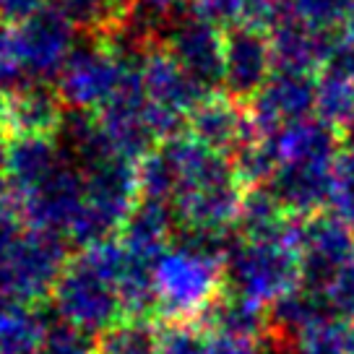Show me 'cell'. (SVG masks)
Instances as JSON below:
<instances>
[{
	"instance_id": "9",
	"label": "cell",
	"mask_w": 354,
	"mask_h": 354,
	"mask_svg": "<svg viewBox=\"0 0 354 354\" xmlns=\"http://www.w3.org/2000/svg\"><path fill=\"white\" fill-rule=\"evenodd\" d=\"M277 71L271 32L263 24H237L224 32V81L232 100H253Z\"/></svg>"
},
{
	"instance_id": "20",
	"label": "cell",
	"mask_w": 354,
	"mask_h": 354,
	"mask_svg": "<svg viewBox=\"0 0 354 354\" xmlns=\"http://www.w3.org/2000/svg\"><path fill=\"white\" fill-rule=\"evenodd\" d=\"M100 354H162V333L144 318L118 323L100 342Z\"/></svg>"
},
{
	"instance_id": "18",
	"label": "cell",
	"mask_w": 354,
	"mask_h": 354,
	"mask_svg": "<svg viewBox=\"0 0 354 354\" xmlns=\"http://www.w3.org/2000/svg\"><path fill=\"white\" fill-rule=\"evenodd\" d=\"M47 333L42 315L29 302L0 299V354L39 352Z\"/></svg>"
},
{
	"instance_id": "23",
	"label": "cell",
	"mask_w": 354,
	"mask_h": 354,
	"mask_svg": "<svg viewBox=\"0 0 354 354\" xmlns=\"http://www.w3.org/2000/svg\"><path fill=\"white\" fill-rule=\"evenodd\" d=\"M53 6L76 26L102 29L104 24L120 21L125 0H53Z\"/></svg>"
},
{
	"instance_id": "25",
	"label": "cell",
	"mask_w": 354,
	"mask_h": 354,
	"mask_svg": "<svg viewBox=\"0 0 354 354\" xmlns=\"http://www.w3.org/2000/svg\"><path fill=\"white\" fill-rule=\"evenodd\" d=\"M318 292L326 297V305H328L333 318L354 323V261L349 266H344L342 271Z\"/></svg>"
},
{
	"instance_id": "8",
	"label": "cell",
	"mask_w": 354,
	"mask_h": 354,
	"mask_svg": "<svg viewBox=\"0 0 354 354\" xmlns=\"http://www.w3.org/2000/svg\"><path fill=\"white\" fill-rule=\"evenodd\" d=\"M302 281L321 289L354 261V227L336 214H313L295 232Z\"/></svg>"
},
{
	"instance_id": "17",
	"label": "cell",
	"mask_w": 354,
	"mask_h": 354,
	"mask_svg": "<svg viewBox=\"0 0 354 354\" xmlns=\"http://www.w3.org/2000/svg\"><path fill=\"white\" fill-rule=\"evenodd\" d=\"M352 0H266L263 24L266 29L281 21H297L321 32H333L336 24L346 21Z\"/></svg>"
},
{
	"instance_id": "13",
	"label": "cell",
	"mask_w": 354,
	"mask_h": 354,
	"mask_svg": "<svg viewBox=\"0 0 354 354\" xmlns=\"http://www.w3.org/2000/svg\"><path fill=\"white\" fill-rule=\"evenodd\" d=\"M66 162V151L50 136H16L6 149V188L21 203Z\"/></svg>"
},
{
	"instance_id": "16",
	"label": "cell",
	"mask_w": 354,
	"mask_h": 354,
	"mask_svg": "<svg viewBox=\"0 0 354 354\" xmlns=\"http://www.w3.org/2000/svg\"><path fill=\"white\" fill-rule=\"evenodd\" d=\"M315 118L336 133L354 128V76L328 63L315 88Z\"/></svg>"
},
{
	"instance_id": "27",
	"label": "cell",
	"mask_w": 354,
	"mask_h": 354,
	"mask_svg": "<svg viewBox=\"0 0 354 354\" xmlns=\"http://www.w3.org/2000/svg\"><path fill=\"white\" fill-rule=\"evenodd\" d=\"M201 354H258V344L253 339H240V336L209 331L203 336Z\"/></svg>"
},
{
	"instance_id": "26",
	"label": "cell",
	"mask_w": 354,
	"mask_h": 354,
	"mask_svg": "<svg viewBox=\"0 0 354 354\" xmlns=\"http://www.w3.org/2000/svg\"><path fill=\"white\" fill-rule=\"evenodd\" d=\"M37 354H94V344H91V336L66 326L47 333Z\"/></svg>"
},
{
	"instance_id": "28",
	"label": "cell",
	"mask_w": 354,
	"mask_h": 354,
	"mask_svg": "<svg viewBox=\"0 0 354 354\" xmlns=\"http://www.w3.org/2000/svg\"><path fill=\"white\" fill-rule=\"evenodd\" d=\"M39 8H44V0H0V19L19 24Z\"/></svg>"
},
{
	"instance_id": "14",
	"label": "cell",
	"mask_w": 354,
	"mask_h": 354,
	"mask_svg": "<svg viewBox=\"0 0 354 354\" xmlns=\"http://www.w3.org/2000/svg\"><path fill=\"white\" fill-rule=\"evenodd\" d=\"M274 44L277 68L313 73L318 66H328L336 42L331 32H321L297 21H281L268 29Z\"/></svg>"
},
{
	"instance_id": "21",
	"label": "cell",
	"mask_w": 354,
	"mask_h": 354,
	"mask_svg": "<svg viewBox=\"0 0 354 354\" xmlns=\"http://www.w3.org/2000/svg\"><path fill=\"white\" fill-rule=\"evenodd\" d=\"M297 354H352L349 323L328 318L297 333Z\"/></svg>"
},
{
	"instance_id": "12",
	"label": "cell",
	"mask_w": 354,
	"mask_h": 354,
	"mask_svg": "<svg viewBox=\"0 0 354 354\" xmlns=\"http://www.w3.org/2000/svg\"><path fill=\"white\" fill-rule=\"evenodd\" d=\"M188 128V136H193L198 144L224 156H237L258 136L250 120V112L234 104V100H224L214 94L190 112Z\"/></svg>"
},
{
	"instance_id": "19",
	"label": "cell",
	"mask_w": 354,
	"mask_h": 354,
	"mask_svg": "<svg viewBox=\"0 0 354 354\" xmlns=\"http://www.w3.org/2000/svg\"><path fill=\"white\" fill-rule=\"evenodd\" d=\"M209 323L211 331L240 336V339H253L255 342L263 333L266 313L261 305H255L250 299L230 295L227 299H216L209 308Z\"/></svg>"
},
{
	"instance_id": "15",
	"label": "cell",
	"mask_w": 354,
	"mask_h": 354,
	"mask_svg": "<svg viewBox=\"0 0 354 354\" xmlns=\"http://www.w3.org/2000/svg\"><path fill=\"white\" fill-rule=\"evenodd\" d=\"M63 100L44 84H26L6 102V125L16 136H50L63 122Z\"/></svg>"
},
{
	"instance_id": "2",
	"label": "cell",
	"mask_w": 354,
	"mask_h": 354,
	"mask_svg": "<svg viewBox=\"0 0 354 354\" xmlns=\"http://www.w3.org/2000/svg\"><path fill=\"white\" fill-rule=\"evenodd\" d=\"M221 279L224 261L219 255L203 250L185 237H177L154 263V310L175 321L209 313V308L216 302Z\"/></svg>"
},
{
	"instance_id": "4",
	"label": "cell",
	"mask_w": 354,
	"mask_h": 354,
	"mask_svg": "<svg viewBox=\"0 0 354 354\" xmlns=\"http://www.w3.org/2000/svg\"><path fill=\"white\" fill-rule=\"evenodd\" d=\"M136 50H118L107 44L81 42L57 73V94L76 112L100 115L118 94Z\"/></svg>"
},
{
	"instance_id": "7",
	"label": "cell",
	"mask_w": 354,
	"mask_h": 354,
	"mask_svg": "<svg viewBox=\"0 0 354 354\" xmlns=\"http://www.w3.org/2000/svg\"><path fill=\"white\" fill-rule=\"evenodd\" d=\"M141 78H144L146 100L151 107L159 141L180 136L183 122L188 120L190 112L206 100V94L193 84V78L167 53L144 55Z\"/></svg>"
},
{
	"instance_id": "24",
	"label": "cell",
	"mask_w": 354,
	"mask_h": 354,
	"mask_svg": "<svg viewBox=\"0 0 354 354\" xmlns=\"http://www.w3.org/2000/svg\"><path fill=\"white\" fill-rule=\"evenodd\" d=\"M331 206L336 216H342L349 227H354V141L333 162Z\"/></svg>"
},
{
	"instance_id": "22",
	"label": "cell",
	"mask_w": 354,
	"mask_h": 354,
	"mask_svg": "<svg viewBox=\"0 0 354 354\" xmlns=\"http://www.w3.org/2000/svg\"><path fill=\"white\" fill-rule=\"evenodd\" d=\"M190 8L216 26H237L248 21L261 24L266 0H190Z\"/></svg>"
},
{
	"instance_id": "10",
	"label": "cell",
	"mask_w": 354,
	"mask_h": 354,
	"mask_svg": "<svg viewBox=\"0 0 354 354\" xmlns=\"http://www.w3.org/2000/svg\"><path fill=\"white\" fill-rule=\"evenodd\" d=\"M318 81L305 71L277 68L263 88L250 100V120L258 136L284 128L289 122L310 118L315 112Z\"/></svg>"
},
{
	"instance_id": "6",
	"label": "cell",
	"mask_w": 354,
	"mask_h": 354,
	"mask_svg": "<svg viewBox=\"0 0 354 354\" xmlns=\"http://www.w3.org/2000/svg\"><path fill=\"white\" fill-rule=\"evenodd\" d=\"M165 53L211 97L224 81V32L196 11L183 13L165 34Z\"/></svg>"
},
{
	"instance_id": "5",
	"label": "cell",
	"mask_w": 354,
	"mask_h": 354,
	"mask_svg": "<svg viewBox=\"0 0 354 354\" xmlns=\"http://www.w3.org/2000/svg\"><path fill=\"white\" fill-rule=\"evenodd\" d=\"M11 37L26 84H42L44 78L57 76L78 44L76 24L55 6H44L19 21Z\"/></svg>"
},
{
	"instance_id": "3",
	"label": "cell",
	"mask_w": 354,
	"mask_h": 354,
	"mask_svg": "<svg viewBox=\"0 0 354 354\" xmlns=\"http://www.w3.org/2000/svg\"><path fill=\"white\" fill-rule=\"evenodd\" d=\"M53 299L60 321L86 336H104L128 313L120 287L86 253L63 268L53 287Z\"/></svg>"
},
{
	"instance_id": "1",
	"label": "cell",
	"mask_w": 354,
	"mask_h": 354,
	"mask_svg": "<svg viewBox=\"0 0 354 354\" xmlns=\"http://www.w3.org/2000/svg\"><path fill=\"white\" fill-rule=\"evenodd\" d=\"M297 227L266 237H237L224 258V281L230 295L255 305H274L302 284V266L295 240Z\"/></svg>"
},
{
	"instance_id": "11",
	"label": "cell",
	"mask_w": 354,
	"mask_h": 354,
	"mask_svg": "<svg viewBox=\"0 0 354 354\" xmlns=\"http://www.w3.org/2000/svg\"><path fill=\"white\" fill-rule=\"evenodd\" d=\"M263 188L289 216H313L323 203H331L333 162H292L279 165Z\"/></svg>"
}]
</instances>
